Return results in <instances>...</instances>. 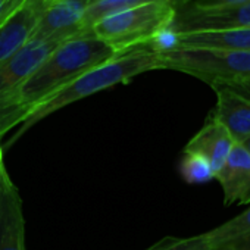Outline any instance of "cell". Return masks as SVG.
Wrapping results in <instances>:
<instances>
[{"mask_svg":"<svg viewBox=\"0 0 250 250\" xmlns=\"http://www.w3.org/2000/svg\"><path fill=\"white\" fill-rule=\"evenodd\" d=\"M216 87H225L234 93H237L238 96L250 100V78L249 80H243V81H234V83H225V84H221V85H216ZM215 88V87H213Z\"/></svg>","mask_w":250,"mask_h":250,"instance_id":"cell-20","label":"cell"},{"mask_svg":"<svg viewBox=\"0 0 250 250\" xmlns=\"http://www.w3.org/2000/svg\"><path fill=\"white\" fill-rule=\"evenodd\" d=\"M212 244L206 234H199L193 237H172L167 235L152 244L145 250H210Z\"/></svg>","mask_w":250,"mask_h":250,"instance_id":"cell-17","label":"cell"},{"mask_svg":"<svg viewBox=\"0 0 250 250\" xmlns=\"http://www.w3.org/2000/svg\"><path fill=\"white\" fill-rule=\"evenodd\" d=\"M0 250H27L24 203L5 161L0 164Z\"/></svg>","mask_w":250,"mask_h":250,"instance_id":"cell-8","label":"cell"},{"mask_svg":"<svg viewBox=\"0 0 250 250\" xmlns=\"http://www.w3.org/2000/svg\"><path fill=\"white\" fill-rule=\"evenodd\" d=\"M177 8L175 0L139 5L97 21L90 28V34L110 46L116 53L153 43L169 33Z\"/></svg>","mask_w":250,"mask_h":250,"instance_id":"cell-3","label":"cell"},{"mask_svg":"<svg viewBox=\"0 0 250 250\" xmlns=\"http://www.w3.org/2000/svg\"><path fill=\"white\" fill-rule=\"evenodd\" d=\"M59 44L49 40H28L0 65V142L8 131L25 121V112L20 104L21 85Z\"/></svg>","mask_w":250,"mask_h":250,"instance_id":"cell-5","label":"cell"},{"mask_svg":"<svg viewBox=\"0 0 250 250\" xmlns=\"http://www.w3.org/2000/svg\"><path fill=\"white\" fill-rule=\"evenodd\" d=\"M87 6L85 0H53L47 3L30 40L63 43L88 34L83 27V15Z\"/></svg>","mask_w":250,"mask_h":250,"instance_id":"cell-7","label":"cell"},{"mask_svg":"<svg viewBox=\"0 0 250 250\" xmlns=\"http://www.w3.org/2000/svg\"><path fill=\"white\" fill-rule=\"evenodd\" d=\"M181 3H183V0H180V5H181ZM180 5H178V6H180Z\"/></svg>","mask_w":250,"mask_h":250,"instance_id":"cell-27","label":"cell"},{"mask_svg":"<svg viewBox=\"0 0 250 250\" xmlns=\"http://www.w3.org/2000/svg\"><path fill=\"white\" fill-rule=\"evenodd\" d=\"M181 49H222L250 52V27L228 31H203V33H178L171 34L169 44Z\"/></svg>","mask_w":250,"mask_h":250,"instance_id":"cell-13","label":"cell"},{"mask_svg":"<svg viewBox=\"0 0 250 250\" xmlns=\"http://www.w3.org/2000/svg\"><path fill=\"white\" fill-rule=\"evenodd\" d=\"M158 2V0H99L96 3H91L87 6L84 15H83V27L87 33H90V28L100 20L110 17L113 14L127 11L131 8H136L139 5ZM177 6L180 5V0H175Z\"/></svg>","mask_w":250,"mask_h":250,"instance_id":"cell-14","label":"cell"},{"mask_svg":"<svg viewBox=\"0 0 250 250\" xmlns=\"http://www.w3.org/2000/svg\"><path fill=\"white\" fill-rule=\"evenodd\" d=\"M235 143L229 137L228 131L210 115L200 131L186 145L184 155H196L205 159L216 174L224 165Z\"/></svg>","mask_w":250,"mask_h":250,"instance_id":"cell-11","label":"cell"},{"mask_svg":"<svg viewBox=\"0 0 250 250\" xmlns=\"http://www.w3.org/2000/svg\"><path fill=\"white\" fill-rule=\"evenodd\" d=\"M153 69H162L158 47L155 43L142 44L116 53L106 62L85 71L83 75L75 78L72 83H69L66 87L55 93L37 109H34L22 122L21 131L18 133L17 139L47 115L77 100L85 99L94 93L110 88L116 84H125L131 81L134 77Z\"/></svg>","mask_w":250,"mask_h":250,"instance_id":"cell-2","label":"cell"},{"mask_svg":"<svg viewBox=\"0 0 250 250\" xmlns=\"http://www.w3.org/2000/svg\"><path fill=\"white\" fill-rule=\"evenodd\" d=\"M205 234L209 238L212 247L249 237L250 235V208L246 209L243 213L234 216L232 219L224 222L222 225H219Z\"/></svg>","mask_w":250,"mask_h":250,"instance_id":"cell-15","label":"cell"},{"mask_svg":"<svg viewBox=\"0 0 250 250\" xmlns=\"http://www.w3.org/2000/svg\"><path fill=\"white\" fill-rule=\"evenodd\" d=\"M241 146H243V147H244V149L247 150V153L250 155V139H247V140H246L244 143H241Z\"/></svg>","mask_w":250,"mask_h":250,"instance_id":"cell-23","label":"cell"},{"mask_svg":"<svg viewBox=\"0 0 250 250\" xmlns=\"http://www.w3.org/2000/svg\"><path fill=\"white\" fill-rule=\"evenodd\" d=\"M250 27V0L244 3L212 8L190 9L177 8L169 34L178 33H203V31H228Z\"/></svg>","mask_w":250,"mask_h":250,"instance_id":"cell-6","label":"cell"},{"mask_svg":"<svg viewBox=\"0 0 250 250\" xmlns=\"http://www.w3.org/2000/svg\"><path fill=\"white\" fill-rule=\"evenodd\" d=\"M180 172L186 183L202 184L215 180V174L209 164L196 155H184L180 162Z\"/></svg>","mask_w":250,"mask_h":250,"instance_id":"cell-16","label":"cell"},{"mask_svg":"<svg viewBox=\"0 0 250 250\" xmlns=\"http://www.w3.org/2000/svg\"><path fill=\"white\" fill-rule=\"evenodd\" d=\"M215 180L222 188L224 205L250 203V155L241 145L232 146Z\"/></svg>","mask_w":250,"mask_h":250,"instance_id":"cell-10","label":"cell"},{"mask_svg":"<svg viewBox=\"0 0 250 250\" xmlns=\"http://www.w3.org/2000/svg\"><path fill=\"white\" fill-rule=\"evenodd\" d=\"M216 107L210 113L228 131L235 145L250 139V100L225 88L215 87Z\"/></svg>","mask_w":250,"mask_h":250,"instance_id":"cell-12","label":"cell"},{"mask_svg":"<svg viewBox=\"0 0 250 250\" xmlns=\"http://www.w3.org/2000/svg\"><path fill=\"white\" fill-rule=\"evenodd\" d=\"M50 2H53V0H46V3H50Z\"/></svg>","mask_w":250,"mask_h":250,"instance_id":"cell-26","label":"cell"},{"mask_svg":"<svg viewBox=\"0 0 250 250\" xmlns=\"http://www.w3.org/2000/svg\"><path fill=\"white\" fill-rule=\"evenodd\" d=\"M96 2H99V0H85V3H87L88 6H90L91 3H96Z\"/></svg>","mask_w":250,"mask_h":250,"instance_id":"cell-25","label":"cell"},{"mask_svg":"<svg viewBox=\"0 0 250 250\" xmlns=\"http://www.w3.org/2000/svg\"><path fill=\"white\" fill-rule=\"evenodd\" d=\"M249 0H183V3L178 8H190V9H212V8H222L244 3Z\"/></svg>","mask_w":250,"mask_h":250,"instance_id":"cell-18","label":"cell"},{"mask_svg":"<svg viewBox=\"0 0 250 250\" xmlns=\"http://www.w3.org/2000/svg\"><path fill=\"white\" fill-rule=\"evenodd\" d=\"M156 47L162 69H174L193 75L209 84L212 88L225 83L250 78V52L181 49L158 44Z\"/></svg>","mask_w":250,"mask_h":250,"instance_id":"cell-4","label":"cell"},{"mask_svg":"<svg viewBox=\"0 0 250 250\" xmlns=\"http://www.w3.org/2000/svg\"><path fill=\"white\" fill-rule=\"evenodd\" d=\"M210 250H237L234 247L232 243H225V244H218V246H213Z\"/></svg>","mask_w":250,"mask_h":250,"instance_id":"cell-22","label":"cell"},{"mask_svg":"<svg viewBox=\"0 0 250 250\" xmlns=\"http://www.w3.org/2000/svg\"><path fill=\"white\" fill-rule=\"evenodd\" d=\"M46 5V0H27L0 25V65L30 40Z\"/></svg>","mask_w":250,"mask_h":250,"instance_id":"cell-9","label":"cell"},{"mask_svg":"<svg viewBox=\"0 0 250 250\" xmlns=\"http://www.w3.org/2000/svg\"><path fill=\"white\" fill-rule=\"evenodd\" d=\"M5 161V155H3V147H2V142H0V164Z\"/></svg>","mask_w":250,"mask_h":250,"instance_id":"cell-24","label":"cell"},{"mask_svg":"<svg viewBox=\"0 0 250 250\" xmlns=\"http://www.w3.org/2000/svg\"><path fill=\"white\" fill-rule=\"evenodd\" d=\"M115 55L110 46L90 33L61 43L20 88V104L25 119L55 93Z\"/></svg>","mask_w":250,"mask_h":250,"instance_id":"cell-1","label":"cell"},{"mask_svg":"<svg viewBox=\"0 0 250 250\" xmlns=\"http://www.w3.org/2000/svg\"><path fill=\"white\" fill-rule=\"evenodd\" d=\"M27 0H0V25L15 14Z\"/></svg>","mask_w":250,"mask_h":250,"instance_id":"cell-19","label":"cell"},{"mask_svg":"<svg viewBox=\"0 0 250 250\" xmlns=\"http://www.w3.org/2000/svg\"><path fill=\"white\" fill-rule=\"evenodd\" d=\"M231 243L234 244V247L237 250H250V235L244 237V238H240V240H234Z\"/></svg>","mask_w":250,"mask_h":250,"instance_id":"cell-21","label":"cell"}]
</instances>
